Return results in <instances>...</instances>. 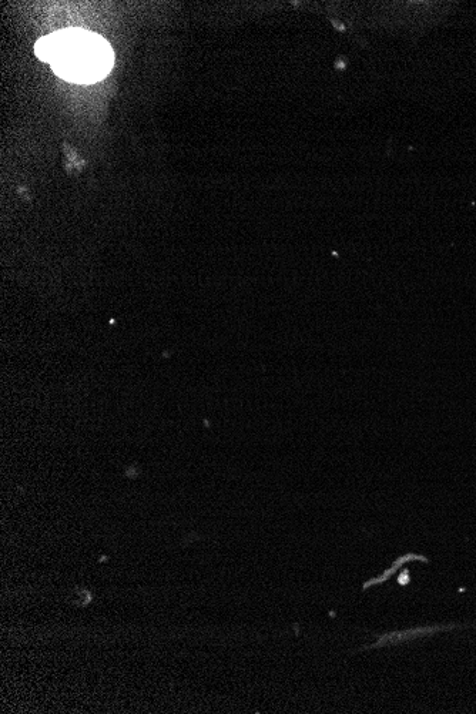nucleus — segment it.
I'll list each match as a JSON object with an SVG mask.
<instances>
[{"instance_id": "obj_2", "label": "nucleus", "mask_w": 476, "mask_h": 714, "mask_svg": "<svg viewBox=\"0 0 476 714\" xmlns=\"http://www.w3.org/2000/svg\"><path fill=\"white\" fill-rule=\"evenodd\" d=\"M418 559L419 561H425V559L421 558V556L412 555V553H410V555L401 556L400 559H397V561L392 563V566L390 569H388V571L382 572L380 576H377V578H372L371 581L365 582L364 585H362V589H364V591H367V589L371 588V586L381 585V583L390 581L391 576L395 575V573H397L398 569H400L401 566L404 565V563L418 561Z\"/></svg>"}, {"instance_id": "obj_3", "label": "nucleus", "mask_w": 476, "mask_h": 714, "mask_svg": "<svg viewBox=\"0 0 476 714\" xmlns=\"http://www.w3.org/2000/svg\"><path fill=\"white\" fill-rule=\"evenodd\" d=\"M402 575H404L402 576V578H400V583H402V585H405V583L410 582V576H408L410 575V573L404 572L402 573Z\"/></svg>"}, {"instance_id": "obj_1", "label": "nucleus", "mask_w": 476, "mask_h": 714, "mask_svg": "<svg viewBox=\"0 0 476 714\" xmlns=\"http://www.w3.org/2000/svg\"><path fill=\"white\" fill-rule=\"evenodd\" d=\"M36 56L52 65L67 82L92 85L109 75L115 65L112 46L102 36L83 29H67L39 39Z\"/></svg>"}]
</instances>
